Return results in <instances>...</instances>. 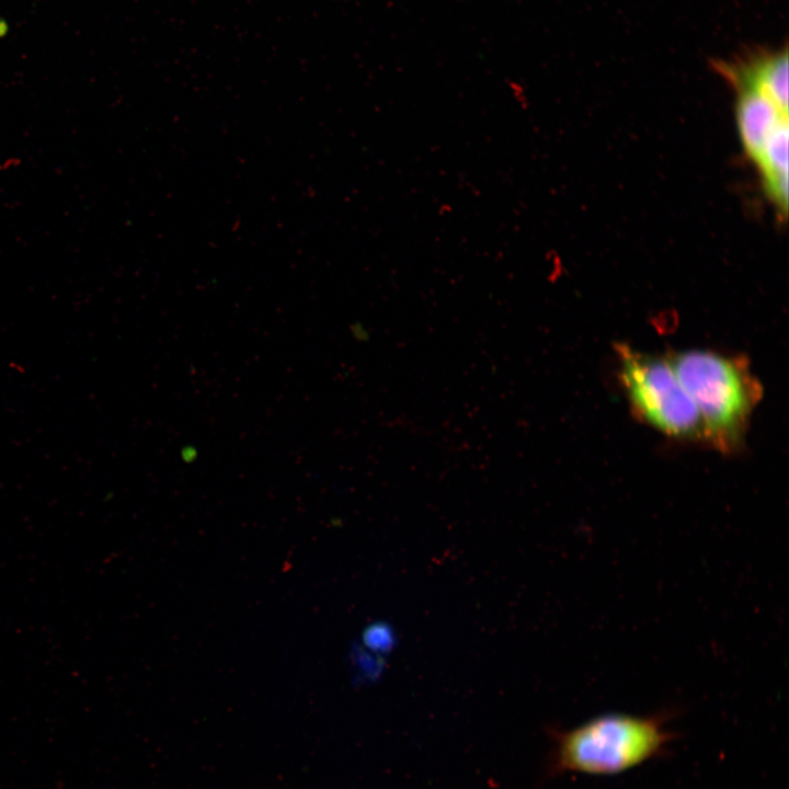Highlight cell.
I'll return each mask as SVG.
<instances>
[{
    "mask_svg": "<svg viewBox=\"0 0 789 789\" xmlns=\"http://www.w3.org/2000/svg\"><path fill=\"white\" fill-rule=\"evenodd\" d=\"M788 118L782 119L765 140L754 159L764 178V185L788 175Z\"/></svg>",
    "mask_w": 789,
    "mask_h": 789,
    "instance_id": "obj_6",
    "label": "cell"
},
{
    "mask_svg": "<svg viewBox=\"0 0 789 789\" xmlns=\"http://www.w3.org/2000/svg\"><path fill=\"white\" fill-rule=\"evenodd\" d=\"M671 716L608 713L557 735L554 768L587 775H615L667 753L676 737Z\"/></svg>",
    "mask_w": 789,
    "mask_h": 789,
    "instance_id": "obj_1",
    "label": "cell"
},
{
    "mask_svg": "<svg viewBox=\"0 0 789 789\" xmlns=\"http://www.w3.org/2000/svg\"><path fill=\"white\" fill-rule=\"evenodd\" d=\"M736 125L746 153L754 160L765 140L788 113L766 95L753 90H737Z\"/></svg>",
    "mask_w": 789,
    "mask_h": 789,
    "instance_id": "obj_5",
    "label": "cell"
},
{
    "mask_svg": "<svg viewBox=\"0 0 789 789\" xmlns=\"http://www.w3.org/2000/svg\"><path fill=\"white\" fill-rule=\"evenodd\" d=\"M622 385L640 416L678 438H705L699 411L667 359L619 350Z\"/></svg>",
    "mask_w": 789,
    "mask_h": 789,
    "instance_id": "obj_3",
    "label": "cell"
},
{
    "mask_svg": "<svg viewBox=\"0 0 789 789\" xmlns=\"http://www.w3.org/2000/svg\"><path fill=\"white\" fill-rule=\"evenodd\" d=\"M364 642L371 649L385 650L391 644V634L385 626L374 625L365 631Z\"/></svg>",
    "mask_w": 789,
    "mask_h": 789,
    "instance_id": "obj_7",
    "label": "cell"
},
{
    "mask_svg": "<svg viewBox=\"0 0 789 789\" xmlns=\"http://www.w3.org/2000/svg\"><path fill=\"white\" fill-rule=\"evenodd\" d=\"M521 87L517 84L511 87V93L512 98L515 101V103L519 106L526 107L527 106V98L524 93H521Z\"/></svg>",
    "mask_w": 789,
    "mask_h": 789,
    "instance_id": "obj_8",
    "label": "cell"
},
{
    "mask_svg": "<svg viewBox=\"0 0 789 789\" xmlns=\"http://www.w3.org/2000/svg\"><path fill=\"white\" fill-rule=\"evenodd\" d=\"M717 69L737 90H753L766 95L788 113V49L758 52L734 61H717Z\"/></svg>",
    "mask_w": 789,
    "mask_h": 789,
    "instance_id": "obj_4",
    "label": "cell"
},
{
    "mask_svg": "<svg viewBox=\"0 0 789 789\" xmlns=\"http://www.w3.org/2000/svg\"><path fill=\"white\" fill-rule=\"evenodd\" d=\"M701 416L705 438L719 447H733L759 396L745 366L709 351H683L668 359Z\"/></svg>",
    "mask_w": 789,
    "mask_h": 789,
    "instance_id": "obj_2",
    "label": "cell"
}]
</instances>
